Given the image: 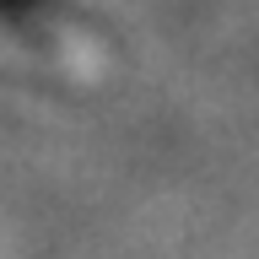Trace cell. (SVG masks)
<instances>
[{
	"instance_id": "obj_1",
	"label": "cell",
	"mask_w": 259,
	"mask_h": 259,
	"mask_svg": "<svg viewBox=\"0 0 259 259\" xmlns=\"http://www.w3.org/2000/svg\"><path fill=\"white\" fill-rule=\"evenodd\" d=\"M0 22L22 27V32H38V27H49V0H0Z\"/></svg>"
}]
</instances>
